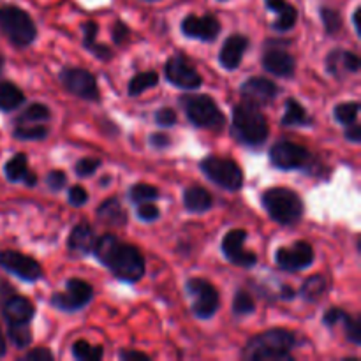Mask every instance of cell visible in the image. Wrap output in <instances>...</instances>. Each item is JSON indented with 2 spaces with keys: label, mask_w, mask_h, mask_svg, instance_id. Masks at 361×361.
I'll return each instance as SVG.
<instances>
[{
  "label": "cell",
  "mask_w": 361,
  "mask_h": 361,
  "mask_svg": "<svg viewBox=\"0 0 361 361\" xmlns=\"http://www.w3.org/2000/svg\"><path fill=\"white\" fill-rule=\"evenodd\" d=\"M295 345L296 338L291 331L275 328L250 338L242 356L249 361H293L291 351Z\"/></svg>",
  "instance_id": "obj_2"
},
{
  "label": "cell",
  "mask_w": 361,
  "mask_h": 361,
  "mask_svg": "<svg viewBox=\"0 0 361 361\" xmlns=\"http://www.w3.org/2000/svg\"><path fill=\"white\" fill-rule=\"evenodd\" d=\"M286 2H288V0H264V4H267L268 9L274 11V13H277V11L281 9Z\"/></svg>",
  "instance_id": "obj_53"
},
{
  "label": "cell",
  "mask_w": 361,
  "mask_h": 361,
  "mask_svg": "<svg viewBox=\"0 0 361 361\" xmlns=\"http://www.w3.org/2000/svg\"><path fill=\"white\" fill-rule=\"evenodd\" d=\"M25 102V94L11 81H0V109L13 111Z\"/></svg>",
  "instance_id": "obj_25"
},
{
  "label": "cell",
  "mask_w": 361,
  "mask_h": 361,
  "mask_svg": "<svg viewBox=\"0 0 361 361\" xmlns=\"http://www.w3.org/2000/svg\"><path fill=\"white\" fill-rule=\"evenodd\" d=\"M11 344L18 349H25L32 344V334L28 330V324H9L7 330Z\"/></svg>",
  "instance_id": "obj_35"
},
{
  "label": "cell",
  "mask_w": 361,
  "mask_h": 361,
  "mask_svg": "<svg viewBox=\"0 0 361 361\" xmlns=\"http://www.w3.org/2000/svg\"><path fill=\"white\" fill-rule=\"evenodd\" d=\"M23 360L27 361H53V355L51 351H48L46 348H37L28 351L27 355L23 356Z\"/></svg>",
  "instance_id": "obj_47"
},
{
  "label": "cell",
  "mask_w": 361,
  "mask_h": 361,
  "mask_svg": "<svg viewBox=\"0 0 361 361\" xmlns=\"http://www.w3.org/2000/svg\"><path fill=\"white\" fill-rule=\"evenodd\" d=\"M97 217L99 221L104 222V224L115 226V228H120L127 222V215L123 212L122 204L116 197H109V200L102 201L101 207L97 208Z\"/></svg>",
  "instance_id": "obj_24"
},
{
  "label": "cell",
  "mask_w": 361,
  "mask_h": 361,
  "mask_svg": "<svg viewBox=\"0 0 361 361\" xmlns=\"http://www.w3.org/2000/svg\"><path fill=\"white\" fill-rule=\"evenodd\" d=\"M345 137H348L349 141H353V143H360V141H361V127L358 126V123H356V122L349 123L348 130H345Z\"/></svg>",
  "instance_id": "obj_51"
},
{
  "label": "cell",
  "mask_w": 361,
  "mask_h": 361,
  "mask_svg": "<svg viewBox=\"0 0 361 361\" xmlns=\"http://www.w3.org/2000/svg\"><path fill=\"white\" fill-rule=\"evenodd\" d=\"M279 18L274 23V28L277 32H288L295 27L296 20H298V11H296L295 6H291L289 2H286L281 9L277 11Z\"/></svg>",
  "instance_id": "obj_30"
},
{
  "label": "cell",
  "mask_w": 361,
  "mask_h": 361,
  "mask_svg": "<svg viewBox=\"0 0 361 361\" xmlns=\"http://www.w3.org/2000/svg\"><path fill=\"white\" fill-rule=\"evenodd\" d=\"M23 182H25V183H27V185H28V187H34V185H35V183H37V176H35V175H34V173H30V171H28V173H27V175H25Z\"/></svg>",
  "instance_id": "obj_54"
},
{
  "label": "cell",
  "mask_w": 361,
  "mask_h": 361,
  "mask_svg": "<svg viewBox=\"0 0 361 361\" xmlns=\"http://www.w3.org/2000/svg\"><path fill=\"white\" fill-rule=\"evenodd\" d=\"M104 355L101 345H92L87 341H78L73 345V356L80 361H99Z\"/></svg>",
  "instance_id": "obj_31"
},
{
  "label": "cell",
  "mask_w": 361,
  "mask_h": 361,
  "mask_svg": "<svg viewBox=\"0 0 361 361\" xmlns=\"http://www.w3.org/2000/svg\"><path fill=\"white\" fill-rule=\"evenodd\" d=\"M182 32L190 39H200V41H215L221 34V23L215 16H196L189 14L182 21Z\"/></svg>",
  "instance_id": "obj_16"
},
{
  "label": "cell",
  "mask_w": 361,
  "mask_h": 361,
  "mask_svg": "<svg viewBox=\"0 0 361 361\" xmlns=\"http://www.w3.org/2000/svg\"><path fill=\"white\" fill-rule=\"evenodd\" d=\"M293 296H295V289L289 288V286H284V288H282V298L289 300L293 298Z\"/></svg>",
  "instance_id": "obj_56"
},
{
  "label": "cell",
  "mask_w": 361,
  "mask_h": 361,
  "mask_svg": "<svg viewBox=\"0 0 361 361\" xmlns=\"http://www.w3.org/2000/svg\"><path fill=\"white\" fill-rule=\"evenodd\" d=\"M7 180L9 182H21L25 178V175L28 173V159L25 154H16L14 157H11L6 162V168H4Z\"/></svg>",
  "instance_id": "obj_28"
},
{
  "label": "cell",
  "mask_w": 361,
  "mask_h": 361,
  "mask_svg": "<svg viewBox=\"0 0 361 361\" xmlns=\"http://www.w3.org/2000/svg\"><path fill=\"white\" fill-rule=\"evenodd\" d=\"M95 235L94 229L90 228V224L87 222H81V224L74 226V229L69 235V242H67V247L69 250L78 254H90L92 249L95 245Z\"/></svg>",
  "instance_id": "obj_22"
},
{
  "label": "cell",
  "mask_w": 361,
  "mask_h": 361,
  "mask_svg": "<svg viewBox=\"0 0 361 361\" xmlns=\"http://www.w3.org/2000/svg\"><path fill=\"white\" fill-rule=\"evenodd\" d=\"M6 353H7V345H6V338H4V335H2V331H0V358H2V356H6Z\"/></svg>",
  "instance_id": "obj_57"
},
{
  "label": "cell",
  "mask_w": 361,
  "mask_h": 361,
  "mask_svg": "<svg viewBox=\"0 0 361 361\" xmlns=\"http://www.w3.org/2000/svg\"><path fill=\"white\" fill-rule=\"evenodd\" d=\"M118 356H120V360H123V361H136V360L148 361L150 360V356L145 355V353H140V351H122Z\"/></svg>",
  "instance_id": "obj_52"
},
{
  "label": "cell",
  "mask_w": 361,
  "mask_h": 361,
  "mask_svg": "<svg viewBox=\"0 0 361 361\" xmlns=\"http://www.w3.org/2000/svg\"><path fill=\"white\" fill-rule=\"evenodd\" d=\"M264 210L279 224H296L303 217V201L295 190L286 187H274L263 192L261 197Z\"/></svg>",
  "instance_id": "obj_4"
},
{
  "label": "cell",
  "mask_w": 361,
  "mask_h": 361,
  "mask_svg": "<svg viewBox=\"0 0 361 361\" xmlns=\"http://www.w3.org/2000/svg\"><path fill=\"white\" fill-rule=\"evenodd\" d=\"M51 116L49 113V108L46 104H41V102H35V104H30L20 116L16 118V123H30V122H44Z\"/></svg>",
  "instance_id": "obj_33"
},
{
  "label": "cell",
  "mask_w": 361,
  "mask_h": 361,
  "mask_svg": "<svg viewBox=\"0 0 361 361\" xmlns=\"http://www.w3.org/2000/svg\"><path fill=\"white\" fill-rule=\"evenodd\" d=\"M321 20H323L326 34L334 35L342 28V18L338 11L330 9V7H321Z\"/></svg>",
  "instance_id": "obj_38"
},
{
  "label": "cell",
  "mask_w": 361,
  "mask_h": 361,
  "mask_svg": "<svg viewBox=\"0 0 361 361\" xmlns=\"http://www.w3.org/2000/svg\"><path fill=\"white\" fill-rule=\"evenodd\" d=\"M63 88L85 101H99V85L94 74L80 67H66L60 73Z\"/></svg>",
  "instance_id": "obj_10"
},
{
  "label": "cell",
  "mask_w": 361,
  "mask_h": 361,
  "mask_svg": "<svg viewBox=\"0 0 361 361\" xmlns=\"http://www.w3.org/2000/svg\"><path fill=\"white\" fill-rule=\"evenodd\" d=\"M4 63H6V59H4V55L0 53V73H2V69H4Z\"/></svg>",
  "instance_id": "obj_58"
},
{
  "label": "cell",
  "mask_w": 361,
  "mask_h": 361,
  "mask_svg": "<svg viewBox=\"0 0 361 361\" xmlns=\"http://www.w3.org/2000/svg\"><path fill=\"white\" fill-rule=\"evenodd\" d=\"M264 69L277 78H291L295 74V59L281 48H270L261 59Z\"/></svg>",
  "instance_id": "obj_20"
},
{
  "label": "cell",
  "mask_w": 361,
  "mask_h": 361,
  "mask_svg": "<svg viewBox=\"0 0 361 361\" xmlns=\"http://www.w3.org/2000/svg\"><path fill=\"white\" fill-rule=\"evenodd\" d=\"M88 201V194L83 187L74 185L69 189V203L74 204V207H83Z\"/></svg>",
  "instance_id": "obj_45"
},
{
  "label": "cell",
  "mask_w": 361,
  "mask_h": 361,
  "mask_svg": "<svg viewBox=\"0 0 361 361\" xmlns=\"http://www.w3.org/2000/svg\"><path fill=\"white\" fill-rule=\"evenodd\" d=\"M270 161L275 168L284 169H303L310 164V154L305 147L293 141H279L271 147Z\"/></svg>",
  "instance_id": "obj_11"
},
{
  "label": "cell",
  "mask_w": 361,
  "mask_h": 361,
  "mask_svg": "<svg viewBox=\"0 0 361 361\" xmlns=\"http://www.w3.org/2000/svg\"><path fill=\"white\" fill-rule=\"evenodd\" d=\"M254 310H256V305H254L252 296H250L245 289L236 291L235 298H233V314H235L236 317H245L254 314Z\"/></svg>",
  "instance_id": "obj_34"
},
{
  "label": "cell",
  "mask_w": 361,
  "mask_h": 361,
  "mask_svg": "<svg viewBox=\"0 0 361 361\" xmlns=\"http://www.w3.org/2000/svg\"><path fill=\"white\" fill-rule=\"evenodd\" d=\"M46 183H48V187L53 190V192H60V190L66 187L67 175L63 171H59V169L49 171L48 176H46Z\"/></svg>",
  "instance_id": "obj_41"
},
{
  "label": "cell",
  "mask_w": 361,
  "mask_h": 361,
  "mask_svg": "<svg viewBox=\"0 0 361 361\" xmlns=\"http://www.w3.org/2000/svg\"><path fill=\"white\" fill-rule=\"evenodd\" d=\"M166 78L171 85L182 88V90H196L203 85V78L197 73L196 67L189 62L183 55H175L166 62L164 67Z\"/></svg>",
  "instance_id": "obj_12"
},
{
  "label": "cell",
  "mask_w": 361,
  "mask_h": 361,
  "mask_svg": "<svg viewBox=\"0 0 361 361\" xmlns=\"http://www.w3.org/2000/svg\"><path fill=\"white\" fill-rule=\"evenodd\" d=\"M183 204L189 212L192 214H203V212H208L214 204V197L208 192L207 189L200 185L187 187L185 192H183Z\"/></svg>",
  "instance_id": "obj_23"
},
{
  "label": "cell",
  "mask_w": 361,
  "mask_h": 361,
  "mask_svg": "<svg viewBox=\"0 0 361 361\" xmlns=\"http://www.w3.org/2000/svg\"><path fill=\"white\" fill-rule=\"evenodd\" d=\"M240 92H242L243 101L256 106H264V104H270V102L277 97L279 88L271 80H267V78H261V76H254V78H249V80L242 85Z\"/></svg>",
  "instance_id": "obj_17"
},
{
  "label": "cell",
  "mask_w": 361,
  "mask_h": 361,
  "mask_svg": "<svg viewBox=\"0 0 361 361\" xmlns=\"http://www.w3.org/2000/svg\"><path fill=\"white\" fill-rule=\"evenodd\" d=\"M99 166H101V161H99V159L85 157L81 159V161H78L74 171H76V175L80 176V178H88V176H92L95 171H97Z\"/></svg>",
  "instance_id": "obj_40"
},
{
  "label": "cell",
  "mask_w": 361,
  "mask_h": 361,
  "mask_svg": "<svg viewBox=\"0 0 361 361\" xmlns=\"http://www.w3.org/2000/svg\"><path fill=\"white\" fill-rule=\"evenodd\" d=\"M129 27H127L123 21H116L115 25H113V30H111V35H113V41L116 42V44H122V42L127 41V37H129Z\"/></svg>",
  "instance_id": "obj_46"
},
{
  "label": "cell",
  "mask_w": 361,
  "mask_h": 361,
  "mask_svg": "<svg viewBox=\"0 0 361 361\" xmlns=\"http://www.w3.org/2000/svg\"><path fill=\"white\" fill-rule=\"evenodd\" d=\"M94 298V289L88 282L81 281V279H69L66 282V291L63 293H55V295L49 298L55 309L66 310V312H74V310H80L83 307H87L88 303Z\"/></svg>",
  "instance_id": "obj_9"
},
{
  "label": "cell",
  "mask_w": 361,
  "mask_h": 361,
  "mask_svg": "<svg viewBox=\"0 0 361 361\" xmlns=\"http://www.w3.org/2000/svg\"><path fill=\"white\" fill-rule=\"evenodd\" d=\"M155 122L162 127H171L176 123V111L171 108H161L155 113Z\"/></svg>",
  "instance_id": "obj_44"
},
{
  "label": "cell",
  "mask_w": 361,
  "mask_h": 361,
  "mask_svg": "<svg viewBox=\"0 0 361 361\" xmlns=\"http://www.w3.org/2000/svg\"><path fill=\"white\" fill-rule=\"evenodd\" d=\"M180 104H182L187 118H189L196 127L210 130H221L222 127H224V115H222V111L219 109L217 102L212 97H208V95H182V97H180Z\"/></svg>",
  "instance_id": "obj_5"
},
{
  "label": "cell",
  "mask_w": 361,
  "mask_h": 361,
  "mask_svg": "<svg viewBox=\"0 0 361 361\" xmlns=\"http://www.w3.org/2000/svg\"><path fill=\"white\" fill-rule=\"evenodd\" d=\"M201 171L207 175V178H210L212 182L217 183L222 189L229 190V192H236L243 185L242 169L231 159L210 155V157L201 161Z\"/></svg>",
  "instance_id": "obj_7"
},
{
  "label": "cell",
  "mask_w": 361,
  "mask_h": 361,
  "mask_svg": "<svg viewBox=\"0 0 361 361\" xmlns=\"http://www.w3.org/2000/svg\"><path fill=\"white\" fill-rule=\"evenodd\" d=\"M282 123L284 126H307V123H310V116L307 115L305 108L296 99H288Z\"/></svg>",
  "instance_id": "obj_27"
},
{
  "label": "cell",
  "mask_w": 361,
  "mask_h": 361,
  "mask_svg": "<svg viewBox=\"0 0 361 361\" xmlns=\"http://www.w3.org/2000/svg\"><path fill=\"white\" fill-rule=\"evenodd\" d=\"M0 30L14 46H28L37 37L32 18L16 6L0 7Z\"/></svg>",
  "instance_id": "obj_6"
},
{
  "label": "cell",
  "mask_w": 361,
  "mask_h": 361,
  "mask_svg": "<svg viewBox=\"0 0 361 361\" xmlns=\"http://www.w3.org/2000/svg\"><path fill=\"white\" fill-rule=\"evenodd\" d=\"M247 48H249V39H247L245 35L242 34L229 35V37L224 41V44H222L221 55H219V62H221V66H224L228 71L238 69Z\"/></svg>",
  "instance_id": "obj_19"
},
{
  "label": "cell",
  "mask_w": 361,
  "mask_h": 361,
  "mask_svg": "<svg viewBox=\"0 0 361 361\" xmlns=\"http://www.w3.org/2000/svg\"><path fill=\"white\" fill-rule=\"evenodd\" d=\"M34 314V305L25 296L9 295L2 303V316L7 321V324H28Z\"/></svg>",
  "instance_id": "obj_18"
},
{
  "label": "cell",
  "mask_w": 361,
  "mask_h": 361,
  "mask_svg": "<svg viewBox=\"0 0 361 361\" xmlns=\"http://www.w3.org/2000/svg\"><path fill=\"white\" fill-rule=\"evenodd\" d=\"M358 14H360V7H358V9H355V13H353V25H355L356 34L361 35V30H360V21H358Z\"/></svg>",
  "instance_id": "obj_55"
},
{
  "label": "cell",
  "mask_w": 361,
  "mask_h": 361,
  "mask_svg": "<svg viewBox=\"0 0 361 361\" xmlns=\"http://www.w3.org/2000/svg\"><path fill=\"white\" fill-rule=\"evenodd\" d=\"M221 2H224V0H221Z\"/></svg>",
  "instance_id": "obj_60"
},
{
  "label": "cell",
  "mask_w": 361,
  "mask_h": 361,
  "mask_svg": "<svg viewBox=\"0 0 361 361\" xmlns=\"http://www.w3.org/2000/svg\"><path fill=\"white\" fill-rule=\"evenodd\" d=\"M314 250L307 242H296L291 247H281L275 254V263L284 271L305 270L312 264Z\"/></svg>",
  "instance_id": "obj_14"
},
{
  "label": "cell",
  "mask_w": 361,
  "mask_h": 361,
  "mask_svg": "<svg viewBox=\"0 0 361 361\" xmlns=\"http://www.w3.org/2000/svg\"><path fill=\"white\" fill-rule=\"evenodd\" d=\"M342 324H344L345 335H348L349 341L353 344L360 345L361 344V321L360 317H351L349 314H345L344 319H342Z\"/></svg>",
  "instance_id": "obj_39"
},
{
  "label": "cell",
  "mask_w": 361,
  "mask_h": 361,
  "mask_svg": "<svg viewBox=\"0 0 361 361\" xmlns=\"http://www.w3.org/2000/svg\"><path fill=\"white\" fill-rule=\"evenodd\" d=\"M328 288V282L323 275H312V277L307 279L302 286V296L303 300L310 303H316L319 302L321 298L324 296Z\"/></svg>",
  "instance_id": "obj_26"
},
{
  "label": "cell",
  "mask_w": 361,
  "mask_h": 361,
  "mask_svg": "<svg viewBox=\"0 0 361 361\" xmlns=\"http://www.w3.org/2000/svg\"><path fill=\"white\" fill-rule=\"evenodd\" d=\"M358 111H360V104L356 101L342 102V104H338L337 108H335L334 115L338 123L349 126V123L356 122V118H358Z\"/></svg>",
  "instance_id": "obj_37"
},
{
  "label": "cell",
  "mask_w": 361,
  "mask_h": 361,
  "mask_svg": "<svg viewBox=\"0 0 361 361\" xmlns=\"http://www.w3.org/2000/svg\"><path fill=\"white\" fill-rule=\"evenodd\" d=\"M345 314H348V312H344L342 309H330L326 314H324V317H323L324 324H326V326H330V328H334L335 324L342 323V319H344Z\"/></svg>",
  "instance_id": "obj_48"
},
{
  "label": "cell",
  "mask_w": 361,
  "mask_h": 361,
  "mask_svg": "<svg viewBox=\"0 0 361 361\" xmlns=\"http://www.w3.org/2000/svg\"><path fill=\"white\" fill-rule=\"evenodd\" d=\"M187 293L192 296V314L200 319H210L217 314L221 305V296L214 284L200 277H192L185 284Z\"/></svg>",
  "instance_id": "obj_8"
},
{
  "label": "cell",
  "mask_w": 361,
  "mask_h": 361,
  "mask_svg": "<svg viewBox=\"0 0 361 361\" xmlns=\"http://www.w3.org/2000/svg\"><path fill=\"white\" fill-rule=\"evenodd\" d=\"M81 32H83L85 48H88V46H92L95 41H97L99 27H97V23H95V21H85V23L81 25Z\"/></svg>",
  "instance_id": "obj_43"
},
{
  "label": "cell",
  "mask_w": 361,
  "mask_h": 361,
  "mask_svg": "<svg viewBox=\"0 0 361 361\" xmlns=\"http://www.w3.org/2000/svg\"><path fill=\"white\" fill-rule=\"evenodd\" d=\"M159 83V74L155 71H145V73L136 74L129 81V95H140L148 88L155 87Z\"/></svg>",
  "instance_id": "obj_29"
},
{
  "label": "cell",
  "mask_w": 361,
  "mask_h": 361,
  "mask_svg": "<svg viewBox=\"0 0 361 361\" xmlns=\"http://www.w3.org/2000/svg\"><path fill=\"white\" fill-rule=\"evenodd\" d=\"M92 252L120 281L137 282L145 275V257L140 249L120 242L115 235H102L95 240Z\"/></svg>",
  "instance_id": "obj_1"
},
{
  "label": "cell",
  "mask_w": 361,
  "mask_h": 361,
  "mask_svg": "<svg viewBox=\"0 0 361 361\" xmlns=\"http://www.w3.org/2000/svg\"><path fill=\"white\" fill-rule=\"evenodd\" d=\"M326 66L334 76L341 78L345 73H358L361 62L360 56L355 55V53L344 51V49H335V51L328 55Z\"/></svg>",
  "instance_id": "obj_21"
},
{
  "label": "cell",
  "mask_w": 361,
  "mask_h": 361,
  "mask_svg": "<svg viewBox=\"0 0 361 361\" xmlns=\"http://www.w3.org/2000/svg\"><path fill=\"white\" fill-rule=\"evenodd\" d=\"M14 137L23 141H37V140H46L49 134L48 127L46 126H28V123H18V127L14 129Z\"/></svg>",
  "instance_id": "obj_32"
},
{
  "label": "cell",
  "mask_w": 361,
  "mask_h": 361,
  "mask_svg": "<svg viewBox=\"0 0 361 361\" xmlns=\"http://www.w3.org/2000/svg\"><path fill=\"white\" fill-rule=\"evenodd\" d=\"M87 49L90 53H94V55L97 56V59H101V60H109V59H111V49H109L106 44H99L97 41H95L92 46H88Z\"/></svg>",
  "instance_id": "obj_49"
},
{
  "label": "cell",
  "mask_w": 361,
  "mask_h": 361,
  "mask_svg": "<svg viewBox=\"0 0 361 361\" xmlns=\"http://www.w3.org/2000/svg\"><path fill=\"white\" fill-rule=\"evenodd\" d=\"M150 145L154 148H157V150H162V148H166V147H169V143H171V140H169V136L168 134H164V133H155V134H152L150 136Z\"/></svg>",
  "instance_id": "obj_50"
},
{
  "label": "cell",
  "mask_w": 361,
  "mask_h": 361,
  "mask_svg": "<svg viewBox=\"0 0 361 361\" xmlns=\"http://www.w3.org/2000/svg\"><path fill=\"white\" fill-rule=\"evenodd\" d=\"M0 267L18 279L27 282H35L42 277V268L34 257L16 250H4L0 252Z\"/></svg>",
  "instance_id": "obj_13"
},
{
  "label": "cell",
  "mask_w": 361,
  "mask_h": 361,
  "mask_svg": "<svg viewBox=\"0 0 361 361\" xmlns=\"http://www.w3.org/2000/svg\"><path fill=\"white\" fill-rule=\"evenodd\" d=\"M161 196L159 190L154 185H148V183H136V185L130 187L129 197L134 203H147V201H155Z\"/></svg>",
  "instance_id": "obj_36"
},
{
  "label": "cell",
  "mask_w": 361,
  "mask_h": 361,
  "mask_svg": "<svg viewBox=\"0 0 361 361\" xmlns=\"http://www.w3.org/2000/svg\"><path fill=\"white\" fill-rule=\"evenodd\" d=\"M159 215H161V212H159V208L155 207L152 201L140 203V207H137V217H140L141 221L152 222V221H155V219H159Z\"/></svg>",
  "instance_id": "obj_42"
},
{
  "label": "cell",
  "mask_w": 361,
  "mask_h": 361,
  "mask_svg": "<svg viewBox=\"0 0 361 361\" xmlns=\"http://www.w3.org/2000/svg\"><path fill=\"white\" fill-rule=\"evenodd\" d=\"M233 136L247 147H261L268 140L270 127L259 106L243 101L233 109Z\"/></svg>",
  "instance_id": "obj_3"
},
{
  "label": "cell",
  "mask_w": 361,
  "mask_h": 361,
  "mask_svg": "<svg viewBox=\"0 0 361 361\" xmlns=\"http://www.w3.org/2000/svg\"><path fill=\"white\" fill-rule=\"evenodd\" d=\"M150 2H155V0H150Z\"/></svg>",
  "instance_id": "obj_59"
},
{
  "label": "cell",
  "mask_w": 361,
  "mask_h": 361,
  "mask_svg": "<svg viewBox=\"0 0 361 361\" xmlns=\"http://www.w3.org/2000/svg\"><path fill=\"white\" fill-rule=\"evenodd\" d=\"M247 240L245 229H233L222 240V252L228 257L229 263L236 267L250 268L257 263V256L254 252H247L243 249V243Z\"/></svg>",
  "instance_id": "obj_15"
}]
</instances>
